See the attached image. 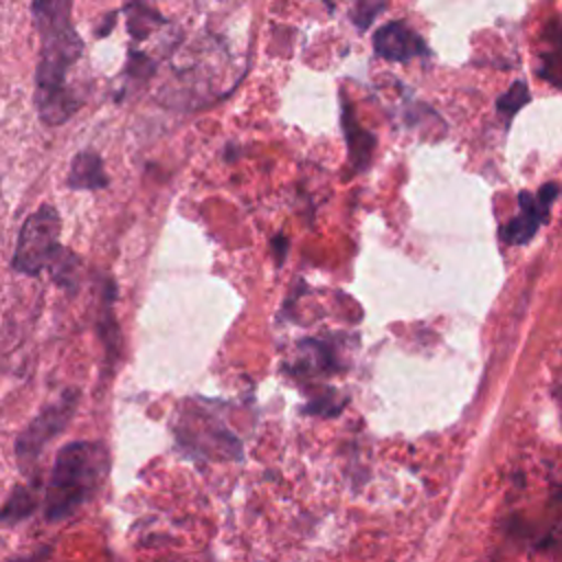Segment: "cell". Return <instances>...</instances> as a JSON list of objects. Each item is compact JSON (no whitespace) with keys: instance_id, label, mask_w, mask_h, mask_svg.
Returning a JSON list of instances; mask_svg holds the SVG:
<instances>
[{"instance_id":"8","label":"cell","mask_w":562,"mask_h":562,"mask_svg":"<svg viewBox=\"0 0 562 562\" xmlns=\"http://www.w3.org/2000/svg\"><path fill=\"white\" fill-rule=\"evenodd\" d=\"M342 101V110H340V121H342V132H345V140H347V151L349 158L353 160L356 167H364L375 149V136L371 132H367L353 116V108L351 103L340 94Z\"/></svg>"},{"instance_id":"6","label":"cell","mask_w":562,"mask_h":562,"mask_svg":"<svg viewBox=\"0 0 562 562\" xmlns=\"http://www.w3.org/2000/svg\"><path fill=\"white\" fill-rule=\"evenodd\" d=\"M373 50L389 61H408L413 57L428 55V46L404 22H386L373 35Z\"/></svg>"},{"instance_id":"1","label":"cell","mask_w":562,"mask_h":562,"mask_svg":"<svg viewBox=\"0 0 562 562\" xmlns=\"http://www.w3.org/2000/svg\"><path fill=\"white\" fill-rule=\"evenodd\" d=\"M31 15L40 35L33 101L46 125H61L79 110V101L66 83L68 68L83 50L72 24V0H33Z\"/></svg>"},{"instance_id":"10","label":"cell","mask_w":562,"mask_h":562,"mask_svg":"<svg viewBox=\"0 0 562 562\" xmlns=\"http://www.w3.org/2000/svg\"><path fill=\"white\" fill-rule=\"evenodd\" d=\"M125 15H127V31L132 33L134 40L149 37V31L162 22L160 13L154 11L145 0H127Z\"/></svg>"},{"instance_id":"12","label":"cell","mask_w":562,"mask_h":562,"mask_svg":"<svg viewBox=\"0 0 562 562\" xmlns=\"http://www.w3.org/2000/svg\"><path fill=\"white\" fill-rule=\"evenodd\" d=\"M33 507H35L33 492L29 487L18 485L7 498L4 507L0 509V520H22L33 512Z\"/></svg>"},{"instance_id":"4","label":"cell","mask_w":562,"mask_h":562,"mask_svg":"<svg viewBox=\"0 0 562 562\" xmlns=\"http://www.w3.org/2000/svg\"><path fill=\"white\" fill-rule=\"evenodd\" d=\"M75 406L77 393L66 391L57 402L48 404L40 415L33 417V422L22 430V435L15 441V454L22 463H31L33 459H37L42 448L68 424Z\"/></svg>"},{"instance_id":"14","label":"cell","mask_w":562,"mask_h":562,"mask_svg":"<svg viewBox=\"0 0 562 562\" xmlns=\"http://www.w3.org/2000/svg\"><path fill=\"white\" fill-rule=\"evenodd\" d=\"M151 70H154V61H151L149 57H145L143 53L132 50L130 61H127V72L134 75V77H138V79H145V77L151 75Z\"/></svg>"},{"instance_id":"2","label":"cell","mask_w":562,"mask_h":562,"mask_svg":"<svg viewBox=\"0 0 562 562\" xmlns=\"http://www.w3.org/2000/svg\"><path fill=\"white\" fill-rule=\"evenodd\" d=\"M108 472V448L101 441H72L57 452L46 487V518L61 520L90 501Z\"/></svg>"},{"instance_id":"5","label":"cell","mask_w":562,"mask_h":562,"mask_svg":"<svg viewBox=\"0 0 562 562\" xmlns=\"http://www.w3.org/2000/svg\"><path fill=\"white\" fill-rule=\"evenodd\" d=\"M560 187L555 182H547L540 187V191L533 195L529 191H522L518 195L520 215L514 217L507 226H503V239L512 244H525L533 237L540 222L547 217L551 202L558 198Z\"/></svg>"},{"instance_id":"3","label":"cell","mask_w":562,"mask_h":562,"mask_svg":"<svg viewBox=\"0 0 562 562\" xmlns=\"http://www.w3.org/2000/svg\"><path fill=\"white\" fill-rule=\"evenodd\" d=\"M59 213L55 206L44 204L35 213L26 217L22 224L15 252L13 268L22 274H40L42 268L50 266L59 255Z\"/></svg>"},{"instance_id":"13","label":"cell","mask_w":562,"mask_h":562,"mask_svg":"<svg viewBox=\"0 0 562 562\" xmlns=\"http://www.w3.org/2000/svg\"><path fill=\"white\" fill-rule=\"evenodd\" d=\"M380 9H382V0H358V11L353 13L358 29H367Z\"/></svg>"},{"instance_id":"9","label":"cell","mask_w":562,"mask_h":562,"mask_svg":"<svg viewBox=\"0 0 562 562\" xmlns=\"http://www.w3.org/2000/svg\"><path fill=\"white\" fill-rule=\"evenodd\" d=\"M68 187L77 191H97L108 187V176L103 169V160L94 149H83L72 158L68 171Z\"/></svg>"},{"instance_id":"7","label":"cell","mask_w":562,"mask_h":562,"mask_svg":"<svg viewBox=\"0 0 562 562\" xmlns=\"http://www.w3.org/2000/svg\"><path fill=\"white\" fill-rule=\"evenodd\" d=\"M536 75L553 88H562V20H551L538 44Z\"/></svg>"},{"instance_id":"11","label":"cell","mask_w":562,"mask_h":562,"mask_svg":"<svg viewBox=\"0 0 562 562\" xmlns=\"http://www.w3.org/2000/svg\"><path fill=\"white\" fill-rule=\"evenodd\" d=\"M529 101V88L525 81H514L498 99H496V110L503 116L505 125L512 123V119L527 105Z\"/></svg>"},{"instance_id":"15","label":"cell","mask_w":562,"mask_h":562,"mask_svg":"<svg viewBox=\"0 0 562 562\" xmlns=\"http://www.w3.org/2000/svg\"><path fill=\"white\" fill-rule=\"evenodd\" d=\"M325 2H327V4H331V0H325Z\"/></svg>"}]
</instances>
